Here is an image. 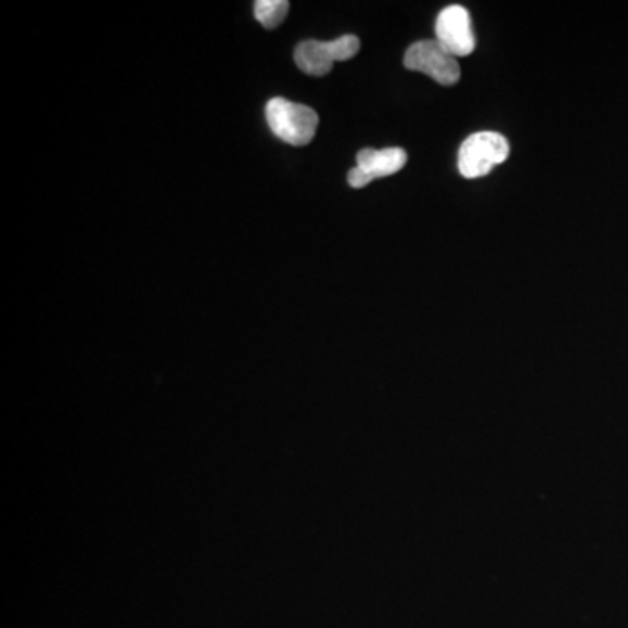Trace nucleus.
Listing matches in <instances>:
<instances>
[{"label":"nucleus","instance_id":"nucleus-1","mask_svg":"<svg viewBox=\"0 0 628 628\" xmlns=\"http://www.w3.org/2000/svg\"><path fill=\"white\" fill-rule=\"evenodd\" d=\"M266 119L272 133L294 148L308 145L317 134L318 114L308 105L272 99L266 105Z\"/></svg>","mask_w":628,"mask_h":628},{"label":"nucleus","instance_id":"nucleus-2","mask_svg":"<svg viewBox=\"0 0 628 628\" xmlns=\"http://www.w3.org/2000/svg\"><path fill=\"white\" fill-rule=\"evenodd\" d=\"M510 154L509 140L495 131H480L464 140L459 149L458 168L464 179L486 177L495 166L501 165Z\"/></svg>","mask_w":628,"mask_h":628},{"label":"nucleus","instance_id":"nucleus-3","mask_svg":"<svg viewBox=\"0 0 628 628\" xmlns=\"http://www.w3.org/2000/svg\"><path fill=\"white\" fill-rule=\"evenodd\" d=\"M358 51L360 39L355 36H343L332 42L304 40L295 50V65L308 76H326L334 67V62L351 60L357 56Z\"/></svg>","mask_w":628,"mask_h":628},{"label":"nucleus","instance_id":"nucleus-4","mask_svg":"<svg viewBox=\"0 0 628 628\" xmlns=\"http://www.w3.org/2000/svg\"><path fill=\"white\" fill-rule=\"evenodd\" d=\"M403 65L409 71L423 72L441 86L456 85L461 77L458 59L447 53L437 40H419L410 46Z\"/></svg>","mask_w":628,"mask_h":628},{"label":"nucleus","instance_id":"nucleus-5","mask_svg":"<svg viewBox=\"0 0 628 628\" xmlns=\"http://www.w3.org/2000/svg\"><path fill=\"white\" fill-rule=\"evenodd\" d=\"M438 44L452 54L454 59L469 56L475 51V34H473L472 18L463 5H449L438 14L435 25Z\"/></svg>","mask_w":628,"mask_h":628},{"label":"nucleus","instance_id":"nucleus-6","mask_svg":"<svg viewBox=\"0 0 628 628\" xmlns=\"http://www.w3.org/2000/svg\"><path fill=\"white\" fill-rule=\"evenodd\" d=\"M357 168H353L348 174V182L351 188L361 189L384 177H392L406 166L407 152L400 148L363 149L358 152Z\"/></svg>","mask_w":628,"mask_h":628},{"label":"nucleus","instance_id":"nucleus-7","mask_svg":"<svg viewBox=\"0 0 628 628\" xmlns=\"http://www.w3.org/2000/svg\"><path fill=\"white\" fill-rule=\"evenodd\" d=\"M289 8L286 0H259L255 2V18L264 28H277L286 18Z\"/></svg>","mask_w":628,"mask_h":628}]
</instances>
